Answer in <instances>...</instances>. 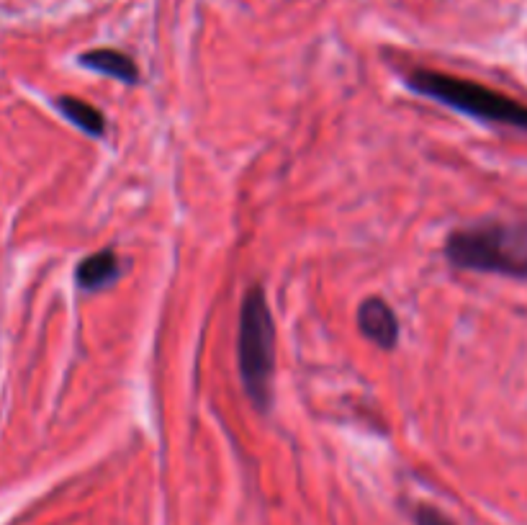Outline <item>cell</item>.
I'll list each match as a JSON object with an SVG mask.
<instances>
[{"mask_svg":"<svg viewBox=\"0 0 527 525\" xmlns=\"http://www.w3.org/2000/svg\"><path fill=\"white\" fill-rule=\"evenodd\" d=\"M54 103H57V109L62 111V116H65L70 124L83 129V132L90 134V137L98 139L106 134V119H103V114L96 109V106H90V103L80 101V98H72V96H62Z\"/></svg>","mask_w":527,"mask_h":525,"instance_id":"obj_7","label":"cell"},{"mask_svg":"<svg viewBox=\"0 0 527 525\" xmlns=\"http://www.w3.org/2000/svg\"><path fill=\"white\" fill-rule=\"evenodd\" d=\"M445 258L456 268L502 276H527V224L486 222L448 237Z\"/></svg>","mask_w":527,"mask_h":525,"instance_id":"obj_1","label":"cell"},{"mask_svg":"<svg viewBox=\"0 0 527 525\" xmlns=\"http://www.w3.org/2000/svg\"><path fill=\"white\" fill-rule=\"evenodd\" d=\"M237 361H240V376L250 402L258 410H268L273 399V371H276V325L260 286H252L242 296Z\"/></svg>","mask_w":527,"mask_h":525,"instance_id":"obj_2","label":"cell"},{"mask_svg":"<svg viewBox=\"0 0 527 525\" xmlns=\"http://www.w3.org/2000/svg\"><path fill=\"white\" fill-rule=\"evenodd\" d=\"M80 62L93 73L108 75V78L121 80L126 85L139 83V67L134 65L132 57L116 52V49H93V52L80 55Z\"/></svg>","mask_w":527,"mask_h":525,"instance_id":"obj_6","label":"cell"},{"mask_svg":"<svg viewBox=\"0 0 527 525\" xmlns=\"http://www.w3.org/2000/svg\"><path fill=\"white\" fill-rule=\"evenodd\" d=\"M358 325L363 330L368 340L378 345V348L391 350L399 340V320H396L394 309L378 299V296H371L366 302L360 304L358 309Z\"/></svg>","mask_w":527,"mask_h":525,"instance_id":"obj_4","label":"cell"},{"mask_svg":"<svg viewBox=\"0 0 527 525\" xmlns=\"http://www.w3.org/2000/svg\"><path fill=\"white\" fill-rule=\"evenodd\" d=\"M409 88L422 93L425 98L443 103L448 109L461 111V114L476 116L481 121H494L504 127L525 129L527 132V106L504 96V93L492 91L486 85L463 80L458 75L435 73V70H414L407 78Z\"/></svg>","mask_w":527,"mask_h":525,"instance_id":"obj_3","label":"cell"},{"mask_svg":"<svg viewBox=\"0 0 527 525\" xmlns=\"http://www.w3.org/2000/svg\"><path fill=\"white\" fill-rule=\"evenodd\" d=\"M121 276L119 258H116L114 250H98V253L88 255V258L80 260L78 271H75V281H78L80 289L85 291H98L106 289Z\"/></svg>","mask_w":527,"mask_h":525,"instance_id":"obj_5","label":"cell"},{"mask_svg":"<svg viewBox=\"0 0 527 525\" xmlns=\"http://www.w3.org/2000/svg\"><path fill=\"white\" fill-rule=\"evenodd\" d=\"M417 525H453V520L445 518L440 510L435 507H420V513H417Z\"/></svg>","mask_w":527,"mask_h":525,"instance_id":"obj_8","label":"cell"}]
</instances>
